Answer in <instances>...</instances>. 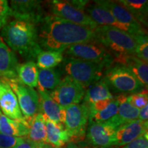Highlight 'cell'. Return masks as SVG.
I'll list each match as a JSON object with an SVG mask.
<instances>
[{
    "mask_svg": "<svg viewBox=\"0 0 148 148\" xmlns=\"http://www.w3.org/2000/svg\"><path fill=\"white\" fill-rule=\"evenodd\" d=\"M40 23L38 36L42 49L64 51L71 45L96 40L94 29L53 14L45 16Z\"/></svg>",
    "mask_w": 148,
    "mask_h": 148,
    "instance_id": "6da1fadb",
    "label": "cell"
},
{
    "mask_svg": "<svg viewBox=\"0 0 148 148\" xmlns=\"http://www.w3.org/2000/svg\"><path fill=\"white\" fill-rule=\"evenodd\" d=\"M1 38L12 51L26 59H36L42 49L38 43L36 25L19 19L9 22L1 29Z\"/></svg>",
    "mask_w": 148,
    "mask_h": 148,
    "instance_id": "7a4b0ae2",
    "label": "cell"
},
{
    "mask_svg": "<svg viewBox=\"0 0 148 148\" xmlns=\"http://www.w3.org/2000/svg\"><path fill=\"white\" fill-rule=\"evenodd\" d=\"M94 31L96 40L104 46L114 60L135 55L136 36L110 26H98Z\"/></svg>",
    "mask_w": 148,
    "mask_h": 148,
    "instance_id": "3957f363",
    "label": "cell"
},
{
    "mask_svg": "<svg viewBox=\"0 0 148 148\" xmlns=\"http://www.w3.org/2000/svg\"><path fill=\"white\" fill-rule=\"evenodd\" d=\"M62 62L66 76L76 81L84 88L102 78L104 67L100 64L71 57L64 58Z\"/></svg>",
    "mask_w": 148,
    "mask_h": 148,
    "instance_id": "277c9868",
    "label": "cell"
},
{
    "mask_svg": "<svg viewBox=\"0 0 148 148\" xmlns=\"http://www.w3.org/2000/svg\"><path fill=\"white\" fill-rule=\"evenodd\" d=\"M88 1H62L53 0L49 1L52 14L71 23L95 29L98 25L86 13L84 8Z\"/></svg>",
    "mask_w": 148,
    "mask_h": 148,
    "instance_id": "5b68a950",
    "label": "cell"
},
{
    "mask_svg": "<svg viewBox=\"0 0 148 148\" xmlns=\"http://www.w3.org/2000/svg\"><path fill=\"white\" fill-rule=\"evenodd\" d=\"M103 79L109 89L119 93H135L145 87L132 72L124 66L116 64L107 68Z\"/></svg>",
    "mask_w": 148,
    "mask_h": 148,
    "instance_id": "8992f818",
    "label": "cell"
},
{
    "mask_svg": "<svg viewBox=\"0 0 148 148\" xmlns=\"http://www.w3.org/2000/svg\"><path fill=\"white\" fill-rule=\"evenodd\" d=\"M64 51L71 58L94 62L106 69L114 62L112 55L97 40L71 45Z\"/></svg>",
    "mask_w": 148,
    "mask_h": 148,
    "instance_id": "52a82bcc",
    "label": "cell"
},
{
    "mask_svg": "<svg viewBox=\"0 0 148 148\" xmlns=\"http://www.w3.org/2000/svg\"><path fill=\"white\" fill-rule=\"evenodd\" d=\"M49 95L62 108L79 103L84 99L85 88L69 76L61 79L57 87L49 92Z\"/></svg>",
    "mask_w": 148,
    "mask_h": 148,
    "instance_id": "ba28073f",
    "label": "cell"
},
{
    "mask_svg": "<svg viewBox=\"0 0 148 148\" xmlns=\"http://www.w3.org/2000/svg\"><path fill=\"white\" fill-rule=\"evenodd\" d=\"M89 119V109L84 102L64 108V126L70 138L79 137L85 134Z\"/></svg>",
    "mask_w": 148,
    "mask_h": 148,
    "instance_id": "9c48e42d",
    "label": "cell"
},
{
    "mask_svg": "<svg viewBox=\"0 0 148 148\" xmlns=\"http://www.w3.org/2000/svg\"><path fill=\"white\" fill-rule=\"evenodd\" d=\"M5 80L15 94L24 117H30L40 112L39 98L34 88L22 84L17 78Z\"/></svg>",
    "mask_w": 148,
    "mask_h": 148,
    "instance_id": "30bf717a",
    "label": "cell"
},
{
    "mask_svg": "<svg viewBox=\"0 0 148 148\" xmlns=\"http://www.w3.org/2000/svg\"><path fill=\"white\" fill-rule=\"evenodd\" d=\"M10 8L11 15L14 19L23 20L34 25L41 23L45 17L41 1L13 0L10 1Z\"/></svg>",
    "mask_w": 148,
    "mask_h": 148,
    "instance_id": "8fae6325",
    "label": "cell"
},
{
    "mask_svg": "<svg viewBox=\"0 0 148 148\" xmlns=\"http://www.w3.org/2000/svg\"><path fill=\"white\" fill-rule=\"evenodd\" d=\"M85 10L86 11V13L92 18V21L97 24L98 26L112 27L134 36L147 35L146 30H140L120 23L111 14L108 10L99 6L96 3L93 5H86L84 8Z\"/></svg>",
    "mask_w": 148,
    "mask_h": 148,
    "instance_id": "7c38bea8",
    "label": "cell"
},
{
    "mask_svg": "<svg viewBox=\"0 0 148 148\" xmlns=\"http://www.w3.org/2000/svg\"><path fill=\"white\" fill-rule=\"evenodd\" d=\"M116 128L108 121L103 123L89 121L87 139L92 145L99 147L113 146Z\"/></svg>",
    "mask_w": 148,
    "mask_h": 148,
    "instance_id": "4fadbf2b",
    "label": "cell"
},
{
    "mask_svg": "<svg viewBox=\"0 0 148 148\" xmlns=\"http://www.w3.org/2000/svg\"><path fill=\"white\" fill-rule=\"evenodd\" d=\"M148 122L134 120L123 123L116 128L113 146L123 147L147 132Z\"/></svg>",
    "mask_w": 148,
    "mask_h": 148,
    "instance_id": "5bb4252c",
    "label": "cell"
},
{
    "mask_svg": "<svg viewBox=\"0 0 148 148\" xmlns=\"http://www.w3.org/2000/svg\"><path fill=\"white\" fill-rule=\"evenodd\" d=\"M0 110L3 115L11 119L21 120L23 118L17 98L5 79L0 78Z\"/></svg>",
    "mask_w": 148,
    "mask_h": 148,
    "instance_id": "9a60e30c",
    "label": "cell"
},
{
    "mask_svg": "<svg viewBox=\"0 0 148 148\" xmlns=\"http://www.w3.org/2000/svg\"><path fill=\"white\" fill-rule=\"evenodd\" d=\"M95 3L108 10L120 23L140 30H145L144 27L135 18L134 16L121 3L117 2V1L99 0L95 1Z\"/></svg>",
    "mask_w": 148,
    "mask_h": 148,
    "instance_id": "2e32d148",
    "label": "cell"
},
{
    "mask_svg": "<svg viewBox=\"0 0 148 148\" xmlns=\"http://www.w3.org/2000/svg\"><path fill=\"white\" fill-rule=\"evenodd\" d=\"M18 64L16 54L0 36V77L3 79L17 78Z\"/></svg>",
    "mask_w": 148,
    "mask_h": 148,
    "instance_id": "e0dca14e",
    "label": "cell"
},
{
    "mask_svg": "<svg viewBox=\"0 0 148 148\" xmlns=\"http://www.w3.org/2000/svg\"><path fill=\"white\" fill-rule=\"evenodd\" d=\"M38 95L40 111L42 116L51 121L63 124L64 108L56 102L48 92L38 90Z\"/></svg>",
    "mask_w": 148,
    "mask_h": 148,
    "instance_id": "ac0fdd59",
    "label": "cell"
},
{
    "mask_svg": "<svg viewBox=\"0 0 148 148\" xmlns=\"http://www.w3.org/2000/svg\"><path fill=\"white\" fill-rule=\"evenodd\" d=\"M116 98L119 101L117 113L107 121L108 123L114 127H118L123 123L138 119L139 110L134 108L127 101L126 95H120Z\"/></svg>",
    "mask_w": 148,
    "mask_h": 148,
    "instance_id": "d6986e66",
    "label": "cell"
},
{
    "mask_svg": "<svg viewBox=\"0 0 148 148\" xmlns=\"http://www.w3.org/2000/svg\"><path fill=\"white\" fill-rule=\"evenodd\" d=\"M22 121L28 128L27 138L34 143H47L45 118L41 113H38L30 117L23 116Z\"/></svg>",
    "mask_w": 148,
    "mask_h": 148,
    "instance_id": "ffe728a7",
    "label": "cell"
},
{
    "mask_svg": "<svg viewBox=\"0 0 148 148\" xmlns=\"http://www.w3.org/2000/svg\"><path fill=\"white\" fill-rule=\"evenodd\" d=\"M118 64L124 66L136 76L144 87L147 88L148 85V64L140 60L135 55L127 56L114 60Z\"/></svg>",
    "mask_w": 148,
    "mask_h": 148,
    "instance_id": "44dd1931",
    "label": "cell"
},
{
    "mask_svg": "<svg viewBox=\"0 0 148 148\" xmlns=\"http://www.w3.org/2000/svg\"><path fill=\"white\" fill-rule=\"evenodd\" d=\"M45 122L48 144L59 148L69 142L71 138L62 123H56L46 118Z\"/></svg>",
    "mask_w": 148,
    "mask_h": 148,
    "instance_id": "7402d4cb",
    "label": "cell"
},
{
    "mask_svg": "<svg viewBox=\"0 0 148 148\" xmlns=\"http://www.w3.org/2000/svg\"><path fill=\"white\" fill-rule=\"evenodd\" d=\"M113 98L114 96L110 92L106 83L101 78L88 86V89L85 91L84 102L88 106L97 101Z\"/></svg>",
    "mask_w": 148,
    "mask_h": 148,
    "instance_id": "603a6c76",
    "label": "cell"
},
{
    "mask_svg": "<svg viewBox=\"0 0 148 148\" xmlns=\"http://www.w3.org/2000/svg\"><path fill=\"white\" fill-rule=\"evenodd\" d=\"M0 134L18 138H26L28 128L21 120H14L0 114Z\"/></svg>",
    "mask_w": 148,
    "mask_h": 148,
    "instance_id": "cb8c5ba5",
    "label": "cell"
},
{
    "mask_svg": "<svg viewBox=\"0 0 148 148\" xmlns=\"http://www.w3.org/2000/svg\"><path fill=\"white\" fill-rule=\"evenodd\" d=\"M38 68L34 60L18 64L16 68L17 79L22 84L31 88L37 87Z\"/></svg>",
    "mask_w": 148,
    "mask_h": 148,
    "instance_id": "d4e9b609",
    "label": "cell"
},
{
    "mask_svg": "<svg viewBox=\"0 0 148 148\" xmlns=\"http://www.w3.org/2000/svg\"><path fill=\"white\" fill-rule=\"evenodd\" d=\"M61 81L60 73L54 69H38V90L51 92L54 90Z\"/></svg>",
    "mask_w": 148,
    "mask_h": 148,
    "instance_id": "484cf974",
    "label": "cell"
},
{
    "mask_svg": "<svg viewBox=\"0 0 148 148\" xmlns=\"http://www.w3.org/2000/svg\"><path fill=\"white\" fill-rule=\"evenodd\" d=\"M117 2L124 6L143 26H147L148 10L147 0H119Z\"/></svg>",
    "mask_w": 148,
    "mask_h": 148,
    "instance_id": "4316f807",
    "label": "cell"
},
{
    "mask_svg": "<svg viewBox=\"0 0 148 148\" xmlns=\"http://www.w3.org/2000/svg\"><path fill=\"white\" fill-rule=\"evenodd\" d=\"M63 51L42 50L36 57V66L38 69H53L63 60Z\"/></svg>",
    "mask_w": 148,
    "mask_h": 148,
    "instance_id": "83f0119b",
    "label": "cell"
},
{
    "mask_svg": "<svg viewBox=\"0 0 148 148\" xmlns=\"http://www.w3.org/2000/svg\"><path fill=\"white\" fill-rule=\"evenodd\" d=\"M118 108H119V101L116 97H114L112 99L110 104L106 108L100 111V112H95V113L89 114V121L94 123H103L108 120L110 119L117 113Z\"/></svg>",
    "mask_w": 148,
    "mask_h": 148,
    "instance_id": "f1b7e54d",
    "label": "cell"
},
{
    "mask_svg": "<svg viewBox=\"0 0 148 148\" xmlns=\"http://www.w3.org/2000/svg\"><path fill=\"white\" fill-rule=\"evenodd\" d=\"M136 47L135 56L144 62H148V39L147 35H138L135 36Z\"/></svg>",
    "mask_w": 148,
    "mask_h": 148,
    "instance_id": "f546056e",
    "label": "cell"
},
{
    "mask_svg": "<svg viewBox=\"0 0 148 148\" xmlns=\"http://www.w3.org/2000/svg\"><path fill=\"white\" fill-rule=\"evenodd\" d=\"M127 100L134 108L140 109L148 105L147 90L143 89L141 91L130 94L127 96Z\"/></svg>",
    "mask_w": 148,
    "mask_h": 148,
    "instance_id": "4dcf8cb0",
    "label": "cell"
},
{
    "mask_svg": "<svg viewBox=\"0 0 148 148\" xmlns=\"http://www.w3.org/2000/svg\"><path fill=\"white\" fill-rule=\"evenodd\" d=\"M11 15V9L6 0H0V29L8 23Z\"/></svg>",
    "mask_w": 148,
    "mask_h": 148,
    "instance_id": "1f68e13d",
    "label": "cell"
},
{
    "mask_svg": "<svg viewBox=\"0 0 148 148\" xmlns=\"http://www.w3.org/2000/svg\"><path fill=\"white\" fill-rule=\"evenodd\" d=\"M22 139L23 138L14 137L0 134V148H12Z\"/></svg>",
    "mask_w": 148,
    "mask_h": 148,
    "instance_id": "d6a6232c",
    "label": "cell"
},
{
    "mask_svg": "<svg viewBox=\"0 0 148 148\" xmlns=\"http://www.w3.org/2000/svg\"><path fill=\"white\" fill-rule=\"evenodd\" d=\"M120 148H148L147 132Z\"/></svg>",
    "mask_w": 148,
    "mask_h": 148,
    "instance_id": "836d02e7",
    "label": "cell"
},
{
    "mask_svg": "<svg viewBox=\"0 0 148 148\" xmlns=\"http://www.w3.org/2000/svg\"><path fill=\"white\" fill-rule=\"evenodd\" d=\"M112 99H104V100H101L97 101L92 104L88 106V109H89V114L90 113H95V112H100V111L104 110L106 108L110 103L111 102Z\"/></svg>",
    "mask_w": 148,
    "mask_h": 148,
    "instance_id": "e575fe53",
    "label": "cell"
},
{
    "mask_svg": "<svg viewBox=\"0 0 148 148\" xmlns=\"http://www.w3.org/2000/svg\"><path fill=\"white\" fill-rule=\"evenodd\" d=\"M34 143L29 140L27 138H23L19 143L16 144V145L12 148H32Z\"/></svg>",
    "mask_w": 148,
    "mask_h": 148,
    "instance_id": "d590c367",
    "label": "cell"
},
{
    "mask_svg": "<svg viewBox=\"0 0 148 148\" xmlns=\"http://www.w3.org/2000/svg\"><path fill=\"white\" fill-rule=\"evenodd\" d=\"M138 119L143 121H147L148 120V105L144 108L140 109Z\"/></svg>",
    "mask_w": 148,
    "mask_h": 148,
    "instance_id": "8d00e7d4",
    "label": "cell"
},
{
    "mask_svg": "<svg viewBox=\"0 0 148 148\" xmlns=\"http://www.w3.org/2000/svg\"><path fill=\"white\" fill-rule=\"evenodd\" d=\"M32 148H52V146L48 143H34Z\"/></svg>",
    "mask_w": 148,
    "mask_h": 148,
    "instance_id": "74e56055",
    "label": "cell"
},
{
    "mask_svg": "<svg viewBox=\"0 0 148 148\" xmlns=\"http://www.w3.org/2000/svg\"><path fill=\"white\" fill-rule=\"evenodd\" d=\"M67 148H85V147H80V146L77 145L76 144H75L73 143H69V145H68Z\"/></svg>",
    "mask_w": 148,
    "mask_h": 148,
    "instance_id": "f35d334b",
    "label": "cell"
},
{
    "mask_svg": "<svg viewBox=\"0 0 148 148\" xmlns=\"http://www.w3.org/2000/svg\"><path fill=\"white\" fill-rule=\"evenodd\" d=\"M99 148H116V147H114V146H110V147H99Z\"/></svg>",
    "mask_w": 148,
    "mask_h": 148,
    "instance_id": "ab89813d",
    "label": "cell"
},
{
    "mask_svg": "<svg viewBox=\"0 0 148 148\" xmlns=\"http://www.w3.org/2000/svg\"><path fill=\"white\" fill-rule=\"evenodd\" d=\"M0 114H1V110H0Z\"/></svg>",
    "mask_w": 148,
    "mask_h": 148,
    "instance_id": "60d3db41",
    "label": "cell"
}]
</instances>
